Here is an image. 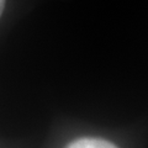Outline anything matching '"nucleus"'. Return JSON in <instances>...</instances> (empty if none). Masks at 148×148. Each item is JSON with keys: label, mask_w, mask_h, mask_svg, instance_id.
Listing matches in <instances>:
<instances>
[{"label": "nucleus", "mask_w": 148, "mask_h": 148, "mask_svg": "<svg viewBox=\"0 0 148 148\" xmlns=\"http://www.w3.org/2000/svg\"><path fill=\"white\" fill-rule=\"evenodd\" d=\"M67 148H117V147L108 141L101 140V138L85 137L72 142Z\"/></svg>", "instance_id": "f257e3e1"}, {"label": "nucleus", "mask_w": 148, "mask_h": 148, "mask_svg": "<svg viewBox=\"0 0 148 148\" xmlns=\"http://www.w3.org/2000/svg\"><path fill=\"white\" fill-rule=\"evenodd\" d=\"M4 6H5V0H0V16H1V14H3Z\"/></svg>", "instance_id": "f03ea898"}]
</instances>
